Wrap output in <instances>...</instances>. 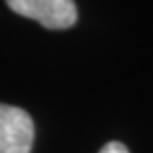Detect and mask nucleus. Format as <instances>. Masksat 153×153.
Listing matches in <instances>:
<instances>
[{
	"label": "nucleus",
	"instance_id": "f257e3e1",
	"mask_svg": "<svg viewBox=\"0 0 153 153\" xmlns=\"http://www.w3.org/2000/svg\"><path fill=\"white\" fill-rule=\"evenodd\" d=\"M12 12L32 18L48 30L72 28L78 20L74 0H6Z\"/></svg>",
	"mask_w": 153,
	"mask_h": 153
},
{
	"label": "nucleus",
	"instance_id": "f03ea898",
	"mask_svg": "<svg viewBox=\"0 0 153 153\" xmlns=\"http://www.w3.org/2000/svg\"><path fill=\"white\" fill-rule=\"evenodd\" d=\"M34 121L22 108L0 103V153H30Z\"/></svg>",
	"mask_w": 153,
	"mask_h": 153
},
{
	"label": "nucleus",
	"instance_id": "7ed1b4c3",
	"mask_svg": "<svg viewBox=\"0 0 153 153\" xmlns=\"http://www.w3.org/2000/svg\"><path fill=\"white\" fill-rule=\"evenodd\" d=\"M97 153H129V149L125 147L121 141H109V143H105Z\"/></svg>",
	"mask_w": 153,
	"mask_h": 153
}]
</instances>
